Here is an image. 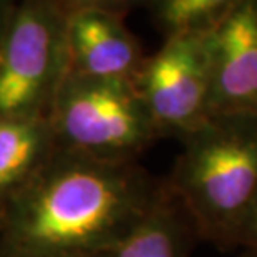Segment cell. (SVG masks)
Here are the masks:
<instances>
[{"label":"cell","instance_id":"6da1fadb","mask_svg":"<svg viewBox=\"0 0 257 257\" xmlns=\"http://www.w3.org/2000/svg\"><path fill=\"white\" fill-rule=\"evenodd\" d=\"M136 161L55 148L2 201L0 257H96L148 214L163 191Z\"/></svg>","mask_w":257,"mask_h":257},{"label":"cell","instance_id":"7a4b0ae2","mask_svg":"<svg viewBox=\"0 0 257 257\" xmlns=\"http://www.w3.org/2000/svg\"><path fill=\"white\" fill-rule=\"evenodd\" d=\"M179 141L181 153L165 179L169 193L196 239L224 250L239 247L257 206V118L211 114Z\"/></svg>","mask_w":257,"mask_h":257},{"label":"cell","instance_id":"3957f363","mask_svg":"<svg viewBox=\"0 0 257 257\" xmlns=\"http://www.w3.org/2000/svg\"><path fill=\"white\" fill-rule=\"evenodd\" d=\"M60 150L135 161L158 136L133 81L68 72L47 114Z\"/></svg>","mask_w":257,"mask_h":257},{"label":"cell","instance_id":"277c9868","mask_svg":"<svg viewBox=\"0 0 257 257\" xmlns=\"http://www.w3.org/2000/svg\"><path fill=\"white\" fill-rule=\"evenodd\" d=\"M63 0H19L0 42V116H47L68 73Z\"/></svg>","mask_w":257,"mask_h":257},{"label":"cell","instance_id":"5b68a950","mask_svg":"<svg viewBox=\"0 0 257 257\" xmlns=\"http://www.w3.org/2000/svg\"><path fill=\"white\" fill-rule=\"evenodd\" d=\"M135 88L158 140H183L199 128L211 116L202 34L165 38L160 50L145 57Z\"/></svg>","mask_w":257,"mask_h":257},{"label":"cell","instance_id":"8992f818","mask_svg":"<svg viewBox=\"0 0 257 257\" xmlns=\"http://www.w3.org/2000/svg\"><path fill=\"white\" fill-rule=\"evenodd\" d=\"M209 114L257 118V0H242L202 34Z\"/></svg>","mask_w":257,"mask_h":257},{"label":"cell","instance_id":"52a82bcc","mask_svg":"<svg viewBox=\"0 0 257 257\" xmlns=\"http://www.w3.org/2000/svg\"><path fill=\"white\" fill-rule=\"evenodd\" d=\"M68 72L93 78L133 81L145 55L123 17L93 9L70 10Z\"/></svg>","mask_w":257,"mask_h":257},{"label":"cell","instance_id":"ba28073f","mask_svg":"<svg viewBox=\"0 0 257 257\" xmlns=\"http://www.w3.org/2000/svg\"><path fill=\"white\" fill-rule=\"evenodd\" d=\"M194 239L191 222L165 183L160 198L133 231L96 257H189Z\"/></svg>","mask_w":257,"mask_h":257},{"label":"cell","instance_id":"9c48e42d","mask_svg":"<svg viewBox=\"0 0 257 257\" xmlns=\"http://www.w3.org/2000/svg\"><path fill=\"white\" fill-rule=\"evenodd\" d=\"M55 148L47 116H0V199L29 181Z\"/></svg>","mask_w":257,"mask_h":257},{"label":"cell","instance_id":"30bf717a","mask_svg":"<svg viewBox=\"0 0 257 257\" xmlns=\"http://www.w3.org/2000/svg\"><path fill=\"white\" fill-rule=\"evenodd\" d=\"M242 0H155L151 20L163 37L206 34Z\"/></svg>","mask_w":257,"mask_h":257},{"label":"cell","instance_id":"8fae6325","mask_svg":"<svg viewBox=\"0 0 257 257\" xmlns=\"http://www.w3.org/2000/svg\"><path fill=\"white\" fill-rule=\"evenodd\" d=\"M70 10H80V9H93L101 10V12L114 14L123 17L124 14L138 7H148L155 0H63Z\"/></svg>","mask_w":257,"mask_h":257},{"label":"cell","instance_id":"7c38bea8","mask_svg":"<svg viewBox=\"0 0 257 257\" xmlns=\"http://www.w3.org/2000/svg\"><path fill=\"white\" fill-rule=\"evenodd\" d=\"M239 247L257 255V206L254 207L252 214L249 216V219L242 229V234H240L239 239Z\"/></svg>","mask_w":257,"mask_h":257},{"label":"cell","instance_id":"4fadbf2b","mask_svg":"<svg viewBox=\"0 0 257 257\" xmlns=\"http://www.w3.org/2000/svg\"><path fill=\"white\" fill-rule=\"evenodd\" d=\"M19 0H0V42H2V37L7 30V25L12 17L15 5H17Z\"/></svg>","mask_w":257,"mask_h":257},{"label":"cell","instance_id":"5bb4252c","mask_svg":"<svg viewBox=\"0 0 257 257\" xmlns=\"http://www.w3.org/2000/svg\"><path fill=\"white\" fill-rule=\"evenodd\" d=\"M240 257H257V255H254V254H250V252H247V250H244L242 254H240Z\"/></svg>","mask_w":257,"mask_h":257},{"label":"cell","instance_id":"9a60e30c","mask_svg":"<svg viewBox=\"0 0 257 257\" xmlns=\"http://www.w3.org/2000/svg\"><path fill=\"white\" fill-rule=\"evenodd\" d=\"M0 209H2V199H0Z\"/></svg>","mask_w":257,"mask_h":257}]
</instances>
